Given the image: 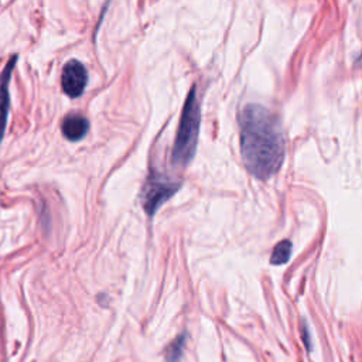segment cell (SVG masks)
Wrapping results in <instances>:
<instances>
[{"label":"cell","mask_w":362,"mask_h":362,"mask_svg":"<svg viewBox=\"0 0 362 362\" xmlns=\"http://www.w3.org/2000/svg\"><path fill=\"white\" fill-rule=\"evenodd\" d=\"M185 334H180L178 337H175L165 348L164 351V356H165V362H178L180 358L182 356L184 352V346H185Z\"/></svg>","instance_id":"52a82bcc"},{"label":"cell","mask_w":362,"mask_h":362,"mask_svg":"<svg viewBox=\"0 0 362 362\" xmlns=\"http://www.w3.org/2000/svg\"><path fill=\"white\" fill-rule=\"evenodd\" d=\"M16 61H17V55H13L7 61L3 72L0 74V141L3 140L6 124H7L8 106H10L8 83H10V79H11V72H13V68L16 65Z\"/></svg>","instance_id":"5b68a950"},{"label":"cell","mask_w":362,"mask_h":362,"mask_svg":"<svg viewBox=\"0 0 362 362\" xmlns=\"http://www.w3.org/2000/svg\"><path fill=\"white\" fill-rule=\"evenodd\" d=\"M199 124H201V107H199V100L197 95V88L192 86L185 98L177 134H175L173 150H171V160L174 164L187 165L192 160L197 150Z\"/></svg>","instance_id":"7a4b0ae2"},{"label":"cell","mask_w":362,"mask_h":362,"mask_svg":"<svg viewBox=\"0 0 362 362\" xmlns=\"http://www.w3.org/2000/svg\"><path fill=\"white\" fill-rule=\"evenodd\" d=\"M290 256H291V242L288 239H284L274 246L270 256V263L277 266L284 264L288 262Z\"/></svg>","instance_id":"ba28073f"},{"label":"cell","mask_w":362,"mask_h":362,"mask_svg":"<svg viewBox=\"0 0 362 362\" xmlns=\"http://www.w3.org/2000/svg\"><path fill=\"white\" fill-rule=\"evenodd\" d=\"M240 153L246 170L259 180L279 173L284 161L286 140L274 112L259 103H247L239 115Z\"/></svg>","instance_id":"6da1fadb"},{"label":"cell","mask_w":362,"mask_h":362,"mask_svg":"<svg viewBox=\"0 0 362 362\" xmlns=\"http://www.w3.org/2000/svg\"><path fill=\"white\" fill-rule=\"evenodd\" d=\"M178 189L180 182L170 180L157 171H151L141 189V205L144 212L148 216H153Z\"/></svg>","instance_id":"3957f363"},{"label":"cell","mask_w":362,"mask_h":362,"mask_svg":"<svg viewBox=\"0 0 362 362\" xmlns=\"http://www.w3.org/2000/svg\"><path fill=\"white\" fill-rule=\"evenodd\" d=\"M88 83V72L82 62L76 59L68 61L61 74V86L65 95L69 98H78L82 95Z\"/></svg>","instance_id":"277c9868"},{"label":"cell","mask_w":362,"mask_h":362,"mask_svg":"<svg viewBox=\"0 0 362 362\" xmlns=\"http://www.w3.org/2000/svg\"><path fill=\"white\" fill-rule=\"evenodd\" d=\"M61 130L68 140L78 141L86 136L89 130V122L82 115L69 113L64 117L61 123Z\"/></svg>","instance_id":"8992f818"}]
</instances>
